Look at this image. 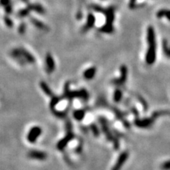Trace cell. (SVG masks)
I'll return each mask as SVG.
<instances>
[{"instance_id":"cell-17","label":"cell","mask_w":170,"mask_h":170,"mask_svg":"<svg viewBox=\"0 0 170 170\" xmlns=\"http://www.w3.org/2000/svg\"><path fill=\"white\" fill-rule=\"evenodd\" d=\"M170 111H164V110H161V111H156L154 113H152V117L153 118L156 119L157 118L161 116H165V115H169Z\"/></svg>"},{"instance_id":"cell-3","label":"cell","mask_w":170,"mask_h":170,"mask_svg":"<svg viewBox=\"0 0 170 170\" xmlns=\"http://www.w3.org/2000/svg\"><path fill=\"white\" fill-rule=\"evenodd\" d=\"M75 138V134L72 133V131H69L67 133V135L63 138L62 139H61L59 142L57 144V148L59 150L62 151L66 148V146L67 145V144L69 143L71 140H72Z\"/></svg>"},{"instance_id":"cell-25","label":"cell","mask_w":170,"mask_h":170,"mask_svg":"<svg viewBox=\"0 0 170 170\" xmlns=\"http://www.w3.org/2000/svg\"><path fill=\"white\" fill-rule=\"evenodd\" d=\"M4 21H5V23L7 24V25L8 26H12L13 24H12V21L11 19H9V18H4Z\"/></svg>"},{"instance_id":"cell-12","label":"cell","mask_w":170,"mask_h":170,"mask_svg":"<svg viewBox=\"0 0 170 170\" xmlns=\"http://www.w3.org/2000/svg\"><path fill=\"white\" fill-rule=\"evenodd\" d=\"M86 114V111L84 109L75 110L73 112V117L77 121H81L84 119Z\"/></svg>"},{"instance_id":"cell-4","label":"cell","mask_w":170,"mask_h":170,"mask_svg":"<svg viewBox=\"0 0 170 170\" xmlns=\"http://www.w3.org/2000/svg\"><path fill=\"white\" fill-rule=\"evenodd\" d=\"M129 153L128 151H124V152H122L120 154V155L118 157L117 160H116V163L113 165L112 169L111 170H120L122 168V167L123 166L125 162L127 161L128 158Z\"/></svg>"},{"instance_id":"cell-19","label":"cell","mask_w":170,"mask_h":170,"mask_svg":"<svg viewBox=\"0 0 170 170\" xmlns=\"http://www.w3.org/2000/svg\"><path fill=\"white\" fill-rule=\"evenodd\" d=\"M90 128H91V130L93 133V134H94V136H95V137H99V136L100 134V132L98 127L97 126V125H95L94 123H92V124H91V126H90Z\"/></svg>"},{"instance_id":"cell-2","label":"cell","mask_w":170,"mask_h":170,"mask_svg":"<svg viewBox=\"0 0 170 170\" xmlns=\"http://www.w3.org/2000/svg\"><path fill=\"white\" fill-rule=\"evenodd\" d=\"M41 128L39 127V126H34V127L31 128L29 130L28 135H27V140L30 143H35L39 136L41 135Z\"/></svg>"},{"instance_id":"cell-16","label":"cell","mask_w":170,"mask_h":170,"mask_svg":"<svg viewBox=\"0 0 170 170\" xmlns=\"http://www.w3.org/2000/svg\"><path fill=\"white\" fill-rule=\"evenodd\" d=\"M123 97V93L120 89H116L113 94V101L116 103H119Z\"/></svg>"},{"instance_id":"cell-22","label":"cell","mask_w":170,"mask_h":170,"mask_svg":"<svg viewBox=\"0 0 170 170\" xmlns=\"http://www.w3.org/2000/svg\"><path fill=\"white\" fill-rule=\"evenodd\" d=\"M160 169L162 170H170V159L162 163L160 165Z\"/></svg>"},{"instance_id":"cell-9","label":"cell","mask_w":170,"mask_h":170,"mask_svg":"<svg viewBox=\"0 0 170 170\" xmlns=\"http://www.w3.org/2000/svg\"><path fill=\"white\" fill-rule=\"evenodd\" d=\"M46 67H47V71L48 72H52L55 70L56 68V65H55V61L53 60V57L50 54H47L46 58Z\"/></svg>"},{"instance_id":"cell-14","label":"cell","mask_w":170,"mask_h":170,"mask_svg":"<svg viewBox=\"0 0 170 170\" xmlns=\"http://www.w3.org/2000/svg\"><path fill=\"white\" fill-rule=\"evenodd\" d=\"M40 87H41L42 90L43 91V92H44L46 95H48V97H50L54 96L53 95V91H52V90L50 89V87H48V85L46 82H40Z\"/></svg>"},{"instance_id":"cell-1","label":"cell","mask_w":170,"mask_h":170,"mask_svg":"<svg viewBox=\"0 0 170 170\" xmlns=\"http://www.w3.org/2000/svg\"><path fill=\"white\" fill-rule=\"evenodd\" d=\"M147 40L148 49L145 56V61L148 65H152L156 60V38L155 30L152 26H149L147 30Z\"/></svg>"},{"instance_id":"cell-23","label":"cell","mask_w":170,"mask_h":170,"mask_svg":"<svg viewBox=\"0 0 170 170\" xmlns=\"http://www.w3.org/2000/svg\"><path fill=\"white\" fill-rule=\"evenodd\" d=\"M65 127H66L67 132H69L72 130V123H71L70 120H67L66 122V125H65Z\"/></svg>"},{"instance_id":"cell-13","label":"cell","mask_w":170,"mask_h":170,"mask_svg":"<svg viewBox=\"0 0 170 170\" xmlns=\"http://www.w3.org/2000/svg\"><path fill=\"white\" fill-rule=\"evenodd\" d=\"M157 17L158 19H162L163 17L167 19L170 21V10L169 9H160L157 13Z\"/></svg>"},{"instance_id":"cell-20","label":"cell","mask_w":170,"mask_h":170,"mask_svg":"<svg viewBox=\"0 0 170 170\" xmlns=\"http://www.w3.org/2000/svg\"><path fill=\"white\" fill-rule=\"evenodd\" d=\"M138 98L139 101H140V104H142V107H143L144 111H148V103L146 102V101H145V100L144 99L142 98V97H140V96H139Z\"/></svg>"},{"instance_id":"cell-27","label":"cell","mask_w":170,"mask_h":170,"mask_svg":"<svg viewBox=\"0 0 170 170\" xmlns=\"http://www.w3.org/2000/svg\"><path fill=\"white\" fill-rule=\"evenodd\" d=\"M25 29H26V26L24 24H22L21 26H20L19 27V33H24V31H25Z\"/></svg>"},{"instance_id":"cell-26","label":"cell","mask_w":170,"mask_h":170,"mask_svg":"<svg viewBox=\"0 0 170 170\" xmlns=\"http://www.w3.org/2000/svg\"><path fill=\"white\" fill-rule=\"evenodd\" d=\"M1 5H3L4 7H7V6L9 5L10 0H1Z\"/></svg>"},{"instance_id":"cell-11","label":"cell","mask_w":170,"mask_h":170,"mask_svg":"<svg viewBox=\"0 0 170 170\" xmlns=\"http://www.w3.org/2000/svg\"><path fill=\"white\" fill-rule=\"evenodd\" d=\"M96 22V17L93 15L92 14H89L88 15V17H87V24L85 26L83 27V30L84 31H87L89 29H90L91 27L94 26V24H95Z\"/></svg>"},{"instance_id":"cell-15","label":"cell","mask_w":170,"mask_h":170,"mask_svg":"<svg viewBox=\"0 0 170 170\" xmlns=\"http://www.w3.org/2000/svg\"><path fill=\"white\" fill-rule=\"evenodd\" d=\"M61 99H62V98L59 97H56V96H53V97H51V100H50V108L51 111L56 109L57 104L60 101Z\"/></svg>"},{"instance_id":"cell-7","label":"cell","mask_w":170,"mask_h":170,"mask_svg":"<svg viewBox=\"0 0 170 170\" xmlns=\"http://www.w3.org/2000/svg\"><path fill=\"white\" fill-rule=\"evenodd\" d=\"M28 157L30 159L43 161L46 159V158H47V154L46 152H43V151L33 149V150H30V152H28Z\"/></svg>"},{"instance_id":"cell-6","label":"cell","mask_w":170,"mask_h":170,"mask_svg":"<svg viewBox=\"0 0 170 170\" xmlns=\"http://www.w3.org/2000/svg\"><path fill=\"white\" fill-rule=\"evenodd\" d=\"M155 118L151 116L150 118H145L140 119L138 118H136L135 120L134 123L137 127L142 128H147L152 126L155 122Z\"/></svg>"},{"instance_id":"cell-10","label":"cell","mask_w":170,"mask_h":170,"mask_svg":"<svg viewBox=\"0 0 170 170\" xmlns=\"http://www.w3.org/2000/svg\"><path fill=\"white\" fill-rule=\"evenodd\" d=\"M96 72H97V69L95 67H91L88 68L86 70L84 71L83 72V77L84 78L87 80H90L92 79L95 75Z\"/></svg>"},{"instance_id":"cell-18","label":"cell","mask_w":170,"mask_h":170,"mask_svg":"<svg viewBox=\"0 0 170 170\" xmlns=\"http://www.w3.org/2000/svg\"><path fill=\"white\" fill-rule=\"evenodd\" d=\"M30 21H31L32 24H34V25L36 26H37L38 28H40L41 29H45V30L47 28V26H46L45 24H43V23L41 22V21H38V20L36 19L31 18V19H30Z\"/></svg>"},{"instance_id":"cell-5","label":"cell","mask_w":170,"mask_h":170,"mask_svg":"<svg viewBox=\"0 0 170 170\" xmlns=\"http://www.w3.org/2000/svg\"><path fill=\"white\" fill-rule=\"evenodd\" d=\"M99 123L101 126V128H102L103 132H104V135L106 136L107 140H111V141L114 142L116 140V138H114V137L113 136L112 133H111V130H109L107 122L106 120V119L104 117H100L99 118Z\"/></svg>"},{"instance_id":"cell-28","label":"cell","mask_w":170,"mask_h":170,"mask_svg":"<svg viewBox=\"0 0 170 170\" xmlns=\"http://www.w3.org/2000/svg\"><path fill=\"white\" fill-rule=\"evenodd\" d=\"M169 116H170V113H169Z\"/></svg>"},{"instance_id":"cell-8","label":"cell","mask_w":170,"mask_h":170,"mask_svg":"<svg viewBox=\"0 0 170 170\" xmlns=\"http://www.w3.org/2000/svg\"><path fill=\"white\" fill-rule=\"evenodd\" d=\"M127 67L126 66H122L120 67V77L115 79L113 81V83L116 85H121L123 83H125L126 81V78H127Z\"/></svg>"},{"instance_id":"cell-21","label":"cell","mask_w":170,"mask_h":170,"mask_svg":"<svg viewBox=\"0 0 170 170\" xmlns=\"http://www.w3.org/2000/svg\"><path fill=\"white\" fill-rule=\"evenodd\" d=\"M163 50L164 53H165L168 58H170V48L167 46V43L166 40L163 42Z\"/></svg>"},{"instance_id":"cell-24","label":"cell","mask_w":170,"mask_h":170,"mask_svg":"<svg viewBox=\"0 0 170 170\" xmlns=\"http://www.w3.org/2000/svg\"><path fill=\"white\" fill-rule=\"evenodd\" d=\"M131 111H132V113H133V114L135 115V116H136V118L138 117V116H139V112H138V109L136 108V107H134V106L132 107V108H131Z\"/></svg>"}]
</instances>
